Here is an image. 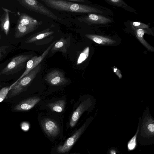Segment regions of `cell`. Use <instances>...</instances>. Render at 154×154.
I'll use <instances>...</instances> for the list:
<instances>
[{"mask_svg": "<svg viewBox=\"0 0 154 154\" xmlns=\"http://www.w3.org/2000/svg\"><path fill=\"white\" fill-rule=\"evenodd\" d=\"M46 6L59 11L78 13L95 12L97 9L90 6L67 0H41Z\"/></svg>", "mask_w": 154, "mask_h": 154, "instance_id": "6da1fadb", "label": "cell"}, {"mask_svg": "<svg viewBox=\"0 0 154 154\" xmlns=\"http://www.w3.org/2000/svg\"><path fill=\"white\" fill-rule=\"evenodd\" d=\"M41 69V65H38L28 74L11 85L8 97L11 98L15 97L25 91L40 71Z\"/></svg>", "mask_w": 154, "mask_h": 154, "instance_id": "7a4b0ae2", "label": "cell"}, {"mask_svg": "<svg viewBox=\"0 0 154 154\" xmlns=\"http://www.w3.org/2000/svg\"><path fill=\"white\" fill-rule=\"evenodd\" d=\"M32 56V55L21 54L15 56L1 70L0 75H8L19 71L24 67L26 61L31 58Z\"/></svg>", "mask_w": 154, "mask_h": 154, "instance_id": "3957f363", "label": "cell"}, {"mask_svg": "<svg viewBox=\"0 0 154 154\" xmlns=\"http://www.w3.org/2000/svg\"><path fill=\"white\" fill-rule=\"evenodd\" d=\"M25 8L55 20H60L51 11L36 0H17Z\"/></svg>", "mask_w": 154, "mask_h": 154, "instance_id": "277c9868", "label": "cell"}, {"mask_svg": "<svg viewBox=\"0 0 154 154\" xmlns=\"http://www.w3.org/2000/svg\"><path fill=\"white\" fill-rule=\"evenodd\" d=\"M141 131L148 136H153L154 133V120L147 107L144 111L142 119Z\"/></svg>", "mask_w": 154, "mask_h": 154, "instance_id": "5b68a950", "label": "cell"}, {"mask_svg": "<svg viewBox=\"0 0 154 154\" xmlns=\"http://www.w3.org/2000/svg\"><path fill=\"white\" fill-rule=\"evenodd\" d=\"M57 41V40H56L51 44L41 55L39 57L35 56L32 57L31 59L29 60L27 62L25 71L15 82L19 81L38 65V64L44 58L48 52L50 51Z\"/></svg>", "mask_w": 154, "mask_h": 154, "instance_id": "8992f818", "label": "cell"}, {"mask_svg": "<svg viewBox=\"0 0 154 154\" xmlns=\"http://www.w3.org/2000/svg\"><path fill=\"white\" fill-rule=\"evenodd\" d=\"M87 125L86 122L71 137H69L62 145L59 146L57 149L59 153H64L69 151L76 140L85 131Z\"/></svg>", "mask_w": 154, "mask_h": 154, "instance_id": "52a82bcc", "label": "cell"}, {"mask_svg": "<svg viewBox=\"0 0 154 154\" xmlns=\"http://www.w3.org/2000/svg\"><path fill=\"white\" fill-rule=\"evenodd\" d=\"M93 103L91 99L89 98L83 101L73 112L70 119V125L74 127L82 115L85 111L88 110L92 106Z\"/></svg>", "mask_w": 154, "mask_h": 154, "instance_id": "ba28073f", "label": "cell"}, {"mask_svg": "<svg viewBox=\"0 0 154 154\" xmlns=\"http://www.w3.org/2000/svg\"><path fill=\"white\" fill-rule=\"evenodd\" d=\"M45 80L50 85L53 86L63 85L68 82L63 73L56 69L48 73L45 77Z\"/></svg>", "mask_w": 154, "mask_h": 154, "instance_id": "9c48e42d", "label": "cell"}, {"mask_svg": "<svg viewBox=\"0 0 154 154\" xmlns=\"http://www.w3.org/2000/svg\"><path fill=\"white\" fill-rule=\"evenodd\" d=\"M41 125L45 132L49 136L56 137L59 133V127L54 120L48 118H45L41 121Z\"/></svg>", "mask_w": 154, "mask_h": 154, "instance_id": "30bf717a", "label": "cell"}, {"mask_svg": "<svg viewBox=\"0 0 154 154\" xmlns=\"http://www.w3.org/2000/svg\"><path fill=\"white\" fill-rule=\"evenodd\" d=\"M41 100L38 97H33L23 100L16 105L13 109L14 111H26L32 108Z\"/></svg>", "mask_w": 154, "mask_h": 154, "instance_id": "8fae6325", "label": "cell"}, {"mask_svg": "<svg viewBox=\"0 0 154 154\" xmlns=\"http://www.w3.org/2000/svg\"><path fill=\"white\" fill-rule=\"evenodd\" d=\"M17 22L35 29L42 23L25 13L20 15Z\"/></svg>", "mask_w": 154, "mask_h": 154, "instance_id": "7c38bea8", "label": "cell"}, {"mask_svg": "<svg viewBox=\"0 0 154 154\" xmlns=\"http://www.w3.org/2000/svg\"><path fill=\"white\" fill-rule=\"evenodd\" d=\"M70 44V38H61L57 41L50 50L52 53L60 51L63 53H66Z\"/></svg>", "mask_w": 154, "mask_h": 154, "instance_id": "4fadbf2b", "label": "cell"}, {"mask_svg": "<svg viewBox=\"0 0 154 154\" xmlns=\"http://www.w3.org/2000/svg\"><path fill=\"white\" fill-rule=\"evenodd\" d=\"M78 20L81 21L99 24H105L111 21L109 19L104 17L94 14H89L85 17L79 18Z\"/></svg>", "mask_w": 154, "mask_h": 154, "instance_id": "5bb4252c", "label": "cell"}, {"mask_svg": "<svg viewBox=\"0 0 154 154\" xmlns=\"http://www.w3.org/2000/svg\"><path fill=\"white\" fill-rule=\"evenodd\" d=\"M4 11V14L1 16L0 20V25L2 30L7 36L10 29V22L9 13L11 12L8 9L2 8Z\"/></svg>", "mask_w": 154, "mask_h": 154, "instance_id": "9a60e30c", "label": "cell"}, {"mask_svg": "<svg viewBox=\"0 0 154 154\" xmlns=\"http://www.w3.org/2000/svg\"><path fill=\"white\" fill-rule=\"evenodd\" d=\"M50 28L51 27H49L31 35L27 39L26 42V43H32L53 34L54 32L51 30Z\"/></svg>", "mask_w": 154, "mask_h": 154, "instance_id": "2e32d148", "label": "cell"}, {"mask_svg": "<svg viewBox=\"0 0 154 154\" xmlns=\"http://www.w3.org/2000/svg\"><path fill=\"white\" fill-rule=\"evenodd\" d=\"M35 29L17 22L16 28L14 36L19 38L33 31Z\"/></svg>", "mask_w": 154, "mask_h": 154, "instance_id": "e0dca14e", "label": "cell"}, {"mask_svg": "<svg viewBox=\"0 0 154 154\" xmlns=\"http://www.w3.org/2000/svg\"><path fill=\"white\" fill-rule=\"evenodd\" d=\"M88 38L92 40L96 43L104 45H112L115 42L110 38L96 35L86 34L85 35Z\"/></svg>", "mask_w": 154, "mask_h": 154, "instance_id": "ac0fdd59", "label": "cell"}, {"mask_svg": "<svg viewBox=\"0 0 154 154\" xmlns=\"http://www.w3.org/2000/svg\"><path fill=\"white\" fill-rule=\"evenodd\" d=\"M65 104V100H62L49 103L47 106L52 111L60 112L64 110Z\"/></svg>", "mask_w": 154, "mask_h": 154, "instance_id": "d6986e66", "label": "cell"}, {"mask_svg": "<svg viewBox=\"0 0 154 154\" xmlns=\"http://www.w3.org/2000/svg\"><path fill=\"white\" fill-rule=\"evenodd\" d=\"M89 51V48L87 47L80 54L78 59L77 64L79 65L84 61L88 57Z\"/></svg>", "mask_w": 154, "mask_h": 154, "instance_id": "ffe728a7", "label": "cell"}, {"mask_svg": "<svg viewBox=\"0 0 154 154\" xmlns=\"http://www.w3.org/2000/svg\"><path fill=\"white\" fill-rule=\"evenodd\" d=\"M144 33V31L143 29H138L136 31L137 37L139 40L144 45L149 49V50H152V48H150L149 46L146 42L145 41L143 38V37Z\"/></svg>", "mask_w": 154, "mask_h": 154, "instance_id": "44dd1931", "label": "cell"}, {"mask_svg": "<svg viewBox=\"0 0 154 154\" xmlns=\"http://www.w3.org/2000/svg\"><path fill=\"white\" fill-rule=\"evenodd\" d=\"M139 130V124L137 129V132L135 135L131 139L129 142L128 147V149L129 150H132L135 147L136 142V138L137 134H138Z\"/></svg>", "mask_w": 154, "mask_h": 154, "instance_id": "7402d4cb", "label": "cell"}, {"mask_svg": "<svg viewBox=\"0 0 154 154\" xmlns=\"http://www.w3.org/2000/svg\"><path fill=\"white\" fill-rule=\"evenodd\" d=\"M10 90V86L5 87L0 90V103L3 101L8 95Z\"/></svg>", "mask_w": 154, "mask_h": 154, "instance_id": "603a6c76", "label": "cell"}, {"mask_svg": "<svg viewBox=\"0 0 154 154\" xmlns=\"http://www.w3.org/2000/svg\"><path fill=\"white\" fill-rule=\"evenodd\" d=\"M133 24L134 27L139 29L146 28L149 27L147 25L137 22H134Z\"/></svg>", "mask_w": 154, "mask_h": 154, "instance_id": "cb8c5ba5", "label": "cell"}, {"mask_svg": "<svg viewBox=\"0 0 154 154\" xmlns=\"http://www.w3.org/2000/svg\"><path fill=\"white\" fill-rule=\"evenodd\" d=\"M8 48L7 45L0 47V60L6 53V50Z\"/></svg>", "mask_w": 154, "mask_h": 154, "instance_id": "d4e9b609", "label": "cell"}, {"mask_svg": "<svg viewBox=\"0 0 154 154\" xmlns=\"http://www.w3.org/2000/svg\"><path fill=\"white\" fill-rule=\"evenodd\" d=\"M113 70L114 73L118 77L119 79H122V75L120 71L116 67L113 68Z\"/></svg>", "mask_w": 154, "mask_h": 154, "instance_id": "484cf974", "label": "cell"}, {"mask_svg": "<svg viewBox=\"0 0 154 154\" xmlns=\"http://www.w3.org/2000/svg\"><path fill=\"white\" fill-rule=\"evenodd\" d=\"M29 128V125L26 123H23L21 125V128L24 131H27Z\"/></svg>", "mask_w": 154, "mask_h": 154, "instance_id": "4316f807", "label": "cell"}, {"mask_svg": "<svg viewBox=\"0 0 154 154\" xmlns=\"http://www.w3.org/2000/svg\"><path fill=\"white\" fill-rule=\"evenodd\" d=\"M68 1L72 2H85L84 0H67Z\"/></svg>", "mask_w": 154, "mask_h": 154, "instance_id": "83f0119b", "label": "cell"}, {"mask_svg": "<svg viewBox=\"0 0 154 154\" xmlns=\"http://www.w3.org/2000/svg\"><path fill=\"white\" fill-rule=\"evenodd\" d=\"M110 1L114 3H117L118 2H120V1L119 0H110Z\"/></svg>", "mask_w": 154, "mask_h": 154, "instance_id": "f1b7e54d", "label": "cell"}, {"mask_svg": "<svg viewBox=\"0 0 154 154\" xmlns=\"http://www.w3.org/2000/svg\"><path fill=\"white\" fill-rule=\"evenodd\" d=\"M1 35L0 34V39L1 38Z\"/></svg>", "mask_w": 154, "mask_h": 154, "instance_id": "f546056e", "label": "cell"}, {"mask_svg": "<svg viewBox=\"0 0 154 154\" xmlns=\"http://www.w3.org/2000/svg\"><path fill=\"white\" fill-rule=\"evenodd\" d=\"M113 154H116L115 153H114Z\"/></svg>", "mask_w": 154, "mask_h": 154, "instance_id": "4dcf8cb0", "label": "cell"}, {"mask_svg": "<svg viewBox=\"0 0 154 154\" xmlns=\"http://www.w3.org/2000/svg\"></svg>", "mask_w": 154, "mask_h": 154, "instance_id": "1f68e13d", "label": "cell"}, {"mask_svg": "<svg viewBox=\"0 0 154 154\" xmlns=\"http://www.w3.org/2000/svg\"><path fill=\"white\" fill-rule=\"evenodd\" d=\"M0 88H1V87L0 86Z\"/></svg>", "mask_w": 154, "mask_h": 154, "instance_id": "d6a6232c", "label": "cell"}]
</instances>
